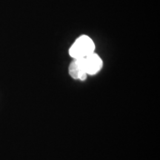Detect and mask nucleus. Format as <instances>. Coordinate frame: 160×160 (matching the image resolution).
<instances>
[{"instance_id": "nucleus-1", "label": "nucleus", "mask_w": 160, "mask_h": 160, "mask_svg": "<svg viewBox=\"0 0 160 160\" xmlns=\"http://www.w3.org/2000/svg\"><path fill=\"white\" fill-rule=\"evenodd\" d=\"M95 45L91 38L86 35L81 36L74 42L69 50L73 59H82L94 53Z\"/></svg>"}, {"instance_id": "nucleus-2", "label": "nucleus", "mask_w": 160, "mask_h": 160, "mask_svg": "<svg viewBox=\"0 0 160 160\" xmlns=\"http://www.w3.org/2000/svg\"><path fill=\"white\" fill-rule=\"evenodd\" d=\"M79 60L82 69L88 75H94L97 73L103 65L102 60L95 53H91L82 59H79Z\"/></svg>"}, {"instance_id": "nucleus-3", "label": "nucleus", "mask_w": 160, "mask_h": 160, "mask_svg": "<svg viewBox=\"0 0 160 160\" xmlns=\"http://www.w3.org/2000/svg\"><path fill=\"white\" fill-rule=\"evenodd\" d=\"M69 74L74 79L85 81L87 79L88 74L82 69L79 59H73L71 62L69 66Z\"/></svg>"}]
</instances>
